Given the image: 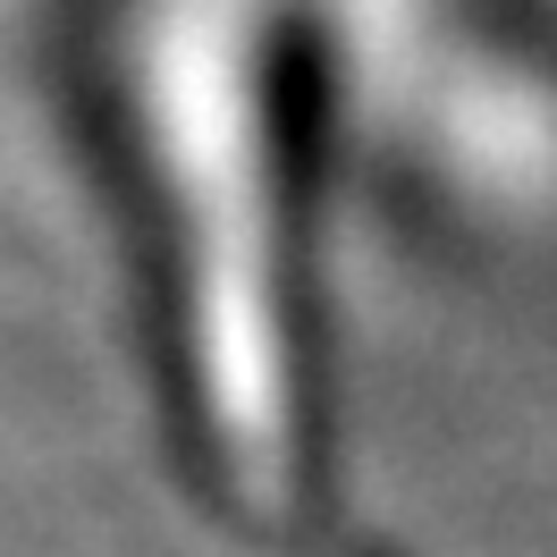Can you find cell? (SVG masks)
Wrapping results in <instances>:
<instances>
[{"label": "cell", "instance_id": "1", "mask_svg": "<svg viewBox=\"0 0 557 557\" xmlns=\"http://www.w3.org/2000/svg\"><path fill=\"white\" fill-rule=\"evenodd\" d=\"M144 161L177 245V406L211 516L271 557H338L347 498L287 305V102L271 0L144 9Z\"/></svg>", "mask_w": 557, "mask_h": 557}]
</instances>
